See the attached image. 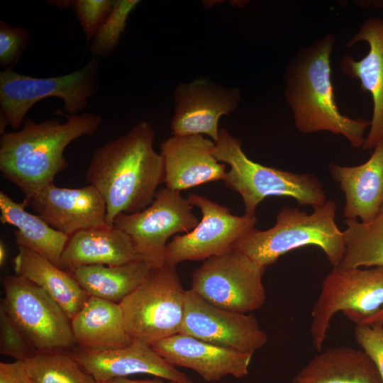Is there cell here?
Listing matches in <instances>:
<instances>
[{
	"label": "cell",
	"mask_w": 383,
	"mask_h": 383,
	"mask_svg": "<svg viewBox=\"0 0 383 383\" xmlns=\"http://www.w3.org/2000/svg\"><path fill=\"white\" fill-rule=\"evenodd\" d=\"M155 133L143 120L126 134L98 148L92 155L86 179L104 198L106 223L120 213H134L153 201L165 183V162L153 148Z\"/></svg>",
	"instance_id": "1"
},
{
	"label": "cell",
	"mask_w": 383,
	"mask_h": 383,
	"mask_svg": "<svg viewBox=\"0 0 383 383\" xmlns=\"http://www.w3.org/2000/svg\"><path fill=\"white\" fill-rule=\"evenodd\" d=\"M55 113L65 116L66 122L27 118L21 130L1 134L0 171L27 199L54 184L55 176L69 167L64 156L68 145L94 135L102 122L99 115L92 113L77 115L57 110Z\"/></svg>",
	"instance_id": "2"
},
{
	"label": "cell",
	"mask_w": 383,
	"mask_h": 383,
	"mask_svg": "<svg viewBox=\"0 0 383 383\" xmlns=\"http://www.w3.org/2000/svg\"><path fill=\"white\" fill-rule=\"evenodd\" d=\"M335 40L333 34L327 33L299 50L289 60L284 75V97L300 133L328 131L341 135L353 147L360 148L370 121L345 116L337 106L331 68Z\"/></svg>",
	"instance_id": "3"
},
{
	"label": "cell",
	"mask_w": 383,
	"mask_h": 383,
	"mask_svg": "<svg viewBox=\"0 0 383 383\" xmlns=\"http://www.w3.org/2000/svg\"><path fill=\"white\" fill-rule=\"evenodd\" d=\"M335 215L333 200L314 208L311 213L285 206L277 213L272 228L264 231L253 228L234 248L267 267L289 251L315 245L323 251L333 267H338L344 256L345 242L343 231L335 223Z\"/></svg>",
	"instance_id": "4"
},
{
	"label": "cell",
	"mask_w": 383,
	"mask_h": 383,
	"mask_svg": "<svg viewBox=\"0 0 383 383\" xmlns=\"http://www.w3.org/2000/svg\"><path fill=\"white\" fill-rule=\"evenodd\" d=\"M213 155L230 166L223 181L241 196L245 214L255 216L258 205L271 196L292 198L299 205L313 209L327 201L323 187L315 175L294 173L252 161L243 150L240 140L224 128L220 130L215 142Z\"/></svg>",
	"instance_id": "5"
},
{
	"label": "cell",
	"mask_w": 383,
	"mask_h": 383,
	"mask_svg": "<svg viewBox=\"0 0 383 383\" xmlns=\"http://www.w3.org/2000/svg\"><path fill=\"white\" fill-rule=\"evenodd\" d=\"M175 268L166 264L151 268L143 282L120 303L133 341L152 345L180 333L187 290Z\"/></svg>",
	"instance_id": "6"
},
{
	"label": "cell",
	"mask_w": 383,
	"mask_h": 383,
	"mask_svg": "<svg viewBox=\"0 0 383 383\" xmlns=\"http://www.w3.org/2000/svg\"><path fill=\"white\" fill-rule=\"evenodd\" d=\"M99 69V59L93 58L79 70L52 77H33L11 69L1 71L0 118L16 130L28 111L48 97L60 98L67 113L77 114L97 92Z\"/></svg>",
	"instance_id": "7"
},
{
	"label": "cell",
	"mask_w": 383,
	"mask_h": 383,
	"mask_svg": "<svg viewBox=\"0 0 383 383\" xmlns=\"http://www.w3.org/2000/svg\"><path fill=\"white\" fill-rule=\"evenodd\" d=\"M383 307V266L372 269L333 267L324 278L311 311V334L321 351L333 316L342 311L356 324Z\"/></svg>",
	"instance_id": "8"
},
{
	"label": "cell",
	"mask_w": 383,
	"mask_h": 383,
	"mask_svg": "<svg viewBox=\"0 0 383 383\" xmlns=\"http://www.w3.org/2000/svg\"><path fill=\"white\" fill-rule=\"evenodd\" d=\"M265 270L234 248L205 260L194 271L190 289L213 306L246 313L265 301Z\"/></svg>",
	"instance_id": "9"
},
{
	"label": "cell",
	"mask_w": 383,
	"mask_h": 383,
	"mask_svg": "<svg viewBox=\"0 0 383 383\" xmlns=\"http://www.w3.org/2000/svg\"><path fill=\"white\" fill-rule=\"evenodd\" d=\"M1 306L40 352L64 350L76 344L71 320L42 288L17 274L3 280Z\"/></svg>",
	"instance_id": "10"
},
{
	"label": "cell",
	"mask_w": 383,
	"mask_h": 383,
	"mask_svg": "<svg viewBox=\"0 0 383 383\" xmlns=\"http://www.w3.org/2000/svg\"><path fill=\"white\" fill-rule=\"evenodd\" d=\"M194 206L181 192L166 187L157 190L152 203L134 213H120L113 225L127 233L141 259L152 268L165 262L168 239L179 233H189L199 223Z\"/></svg>",
	"instance_id": "11"
},
{
	"label": "cell",
	"mask_w": 383,
	"mask_h": 383,
	"mask_svg": "<svg viewBox=\"0 0 383 383\" xmlns=\"http://www.w3.org/2000/svg\"><path fill=\"white\" fill-rule=\"evenodd\" d=\"M188 199L202 217L189 233L176 235L166 246L165 264L176 267L184 261L203 260L234 249L237 243L255 228V216H242L202 195L189 194Z\"/></svg>",
	"instance_id": "12"
},
{
	"label": "cell",
	"mask_w": 383,
	"mask_h": 383,
	"mask_svg": "<svg viewBox=\"0 0 383 383\" xmlns=\"http://www.w3.org/2000/svg\"><path fill=\"white\" fill-rule=\"evenodd\" d=\"M180 333L243 353H254L267 341L252 314L223 309L207 302L191 289L186 291Z\"/></svg>",
	"instance_id": "13"
},
{
	"label": "cell",
	"mask_w": 383,
	"mask_h": 383,
	"mask_svg": "<svg viewBox=\"0 0 383 383\" xmlns=\"http://www.w3.org/2000/svg\"><path fill=\"white\" fill-rule=\"evenodd\" d=\"M240 99L236 87H223L208 79L180 82L174 91L173 135H207L216 142L219 121L235 111Z\"/></svg>",
	"instance_id": "14"
},
{
	"label": "cell",
	"mask_w": 383,
	"mask_h": 383,
	"mask_svg": "<svg viewBox=\"0 0 383 383\" xmlns=\"http://www.w3.org/2000/svg\"><path fill=\"white\" fill-rule=\"evenodd\" d=\"M27 199L48 225L68 236L81 230L107 225L106 202L91 184L64 188L52 184Z\"/></svg>",
	"instance_id": "15"
},
{
	"label": "cell",
	"mask_w": 383,
	"mask_h": 383,
	"mask_svg": "<svg viewBox=\"0 0 383 383\" xmlns=\"http://www.w3.org/2000/svg\"><path fill=\"white\" fill-rule=\"evenodd\" d=\"M70 354L99 383L135 374H152L172 382L191 381L184 372L161 357L151 345L139 341L115 349L80 348Z\"/></svg>",
	"instance_id": "16"
},
{
	"label": "cell",
	"mask_w": 383,
	"mask_h": 383,
	"mask_svg": "<svg viewBox=\"0 0 383 383\" xmlns=\"http://www.w3.org/2000/svg\"><path fill=\"white\" fill-rule=\"evenodd\" d=\"M166 187L174 191L223 180L224 163L214 156L215 142L202 135H172L162 141Z\"/></svg>",
	"instance_id": "17"
},
{
	"label": "cell",
	"mask_w": 383,
	"mask_h": 383,
	"mask_svg": "<svg viewBox=\"0 0 383 383\" xmlns=\"http://www.w3.org/2000/svg\"><path fill=\"white\" fill-rule=\"evenodd\" d=\"M151 346L170 364L193 370L206 382L219 381L229 375L247 376L253 355L216 346L182 333Z\"/></svg>",
	"instance_id": "18"
},
{
	"label": "cell",
	"mask_w": 383,
	"mask_h": 383,
	"mask_svg": "<svg viewBox=\"0 0 383 383\" xmlns=\"http://www.w3.org/2000/svg\"><path fill=\"white\" fill-rule=\"evenodd\" d=\"M365 41L369 45L367 55L356 60L345 55L340 61L341 71L360 82L362 92L370 94L373 102L370 131L362 148H374L383 139V18H367L356 34L346 44L352 47Z\"/></svg>",
	"instance_id": "19"
},
{
	"label": "cell",
	"mask_w": 383,
	"mask_h": 383,
	"mask_svg": "<svg viewBox=\"0 0 383 383\" xmlns=\"http://www.w3.org/2000/svg\"><path fill=\"white\" fill-rule=\"evenodd\" d=\"M370 157L357 166L329 165L333 179L344 193L346 219L372 221L383 205V139Z\"/></svg>",
	"instance_id": "20"
},
{
	"label": "cell",
	"mask_w": 383,
	"mask_h": 383,
	"mask_svg": "<svg viewBox=\"0 0 383 383\" xmlns=\"http://www.w3.org/2000/svg\"><path fill=\"white\" fill-rule=\"evenodd\" d=\"M142 260L131 237L115 225L79 231L70 236L62 255L67 272L91 265L116 266Z\"/></svg>",
	"instance_id": "21"
},
{
	"label": "cell",
	"mask_w": 383,
	"mask_h": 383,
	"mask_svg": "<svg viewBox=\"0 0 383 383\" xmlns=\"http://www.w3.org/2000/svg\"><path fill=\"white\" fill-rule=\"evenodd\" d=\"M71 326L82 349H115L133 343L126 331L120 304L109 300L90 296Z\"/></svg>",
	"instance_id": "22"
},
{
	"label": "cell",
	"mask_w": 383,
	"mask_h": 383,
	"mask_svg": "<svg viewBox=\"0 0 383 383\" xmlns=\"http://www.w3.org/2000/svg\"><path fill=\"white\" fill-rule=\"evenodd\" d=\"M292 383L382 382L374 364L362 350L338 346L316 355Z\"/></svg>",
	"instance_id": "23"
},
{
	"label": "cell",
	"mask_w": 383,
	"mask_h": 383,
	"mask_svg": "<svg viewBox=\"0 0 383 383\" xmlns=\"http://www.w3.org/2000/svg\"><path fill=\"white\" fill-rule=\"evenodd\" d=\"M18 249L11 260L16 274L45 291L72 320L90 296L68 272L31 250L22 246Z\"/></svg>",
	"instance_id": "24"
},
{
	"label": "cell",
	"mask_w": 383,
	"mask_h": 383,
	"mask_svg": "<svg viewBox=\"0 0 383 383\" xmlns=\"http://www.w3.org/2000/svg\"><path fill=\"white\" fill-rule=\"evenodd\" d=\"M29 204L26 198L16 202L0 192V221L15 226V242L46 258L62 268L61 258L70 236L48 225L40 216L25 210Z\"/></svg>",
	"instance_id": "25"
},
{
	"label": "cell",
	"mask_w": 383,
	"mask_h": 383,
	"mask_svg": "<svg viewBox=\"0 0 383 383\" xmlns=\"http://www.w3.org/2000/svg\"><path fill=\"white\" fill-rule=\"evenodd\" d=\"M152 267L139 260L124 265H91L68 272L91 296L120 304L145 280Z\"/></svg>",
	"instance_id": "26"
},
{
	"label": "cell",
	"mask_w": 383,
	"mask_h": 383,
	"mask_svg": "<svg viewBox=\"0 0 383 383\" xmlns=\"http://www.w3.org/2000/svg\"><path fill=\"white\" fill-rule=\"evenodd\" d=\"M340 268L383 266V205L369 222L346 219Z\"/></svg>",
	"instance_id": "27"
},
{
	"label": "cell",
	"mask_w": 383,
	"mask_h": 383,
	"mask_svg": "<svg viewBox=\"0 0 383 383\" xmlns=\"http://www.w3.org/2000/svg\"><path fill=\"white\" fill-rule=\"evenodd\" d=\"M24 363L33 383H99L63 350L39 351Z\"/></svg>",
	"instance_id": "28"
},
{
	"label": "cell",
	"mask_w": 383,
	"mask_h": 383,
	"mask_svg": "<svg viewBox=\"0 0 383 383\" xmlns=\"http://www.w3.org/2000/svg\"><path fill=\"white\" fill-rule=\"evenodd\" d=\"M140 2L138 0H116L110 15L90 40L89 52L94 58L107 57L116 49L128 17Z\"/></svg>",
	"instance_id": "29"
},
{
	"label": "cell",
	"mask_w": 383,
	"mask_h": 383,
	"mask_svg": "<svg viewBox=\"0 0 383 383\" xmlns=\"http://www.w3.org/2000/svg\"><path fill=\"white\" fill-rule=\"evenodd\" d=\"M38 352L0 306V353L25 362Z\"/></svg>",
	"instance_id": "30"
},
{
	"label": "cell",
	"mask_w": 383,
	"mask_h": 383,
	"mask_svg": "<svg viewBox=\"0 0 383 383\" xmlns=\"http://www.w3.org/2000/svg\"><path fill=\"white\" fill-rule=\"evenodd\" d=\"M29 40L28 30L1 21L0 65L5 70H13L24 53Z\"/></svg>",
	"instance_id": "31"
},
{
	"label": "cell",
	"mask_w": 383,
	"mask_h": 383,
	"mask_svg": "<svg viewBox=\"0 0 383 383\" xmlns=\"http://www.w3.org/2000/svg\"><path fill=\"white\" fill-rule=\"evenodd\" d=\"M116 0H74L72 6L83 33L90 40L110 15Z\"/></svg>",
	"instance_id": "32"
},
{
	"label": "cell",
	"mask_w": 383,
	"mask_h": 383,
	"mask_svg": "<svg viewBox=\"0 0 383 383\" xmlns=\"http://www.w3.org/2000/svg\"><path fill=\"white\" fill-rule=\"evenodd\" d=\"M355 336L357 343L374 364L383 383V325L357 324Z\"/></svg>",
	"instance_id": "33"
},
{
	"label": "cell",
	"mask_w": 383,
	"mask_h": 383,
	"mask_svg": "<svg viewBox=\"0 0 383 383\" xmlns=\"http://www.w3.org/2000/svg\"><path fill=\"white\" fill-rule=\"evenodd\" d=\"M0 383H33L24 362L0 363Z\"/></svg>",
	"instance_id": "34"
},
{
	"label": "cell",
	"mask_w": 383,
	"mask_h": 383,
	"mask_svg": "<svg viewBox=\"0 0 383 383\" xmlns=\"http://www.w3.org/2000/svg\"><path fill=\"white\" fill-rule=\"evenodd\" d=\"M104 383H193L192 381L188 382H178L170 381L169 382H165L159 380H137V379H129L126 377H118L109 381H107Z\"/></svg>",
	"instance_id": "35"
},
{
	"label": "cell",
	"mask_w": 383,
	"mask_h": 383,
	"mask_svg": "<svg viewBox=\"0 0 383 383\" xmlns=\"http://www.w3.org/2000/svg\"><path fill=\"white\" fill-rule=\"evenodd\" d=\"M375 323L383 325V307L376 314L366 319L361 324L370 326Z\"/></svg>",
	"instance_id": "36"
},
{
	"label": "cell",
	"mask_w": 383,
	"mask_h": 383,
	"mask_svg": "<svg viewBox=\"0 0 383 383\" xmlns=\"http://www.w3.org/2000/svg\"><path fill=\"white\" fill-rule=\"evenodd\" d=\"M6 260V247L4 241L0 242V266L3 267L5 265Z\"/></svg>",
	"instance_id": "37"
},
{
	"label": "cell",
	"mask_w": 383,
	"mask_h": 383,
	"mask_svg": "<svg viewBox=\"0 0 383 383\" xmlns=\"http://www.w3.org/2000/svg\"><path fill=\"white\" fill-rule=\"evenodd\" d=\"M48 2L59 8L66 9L72 6V1H48Z\"/></svg>",
	"instance_id": "38"
}]
</instances>
